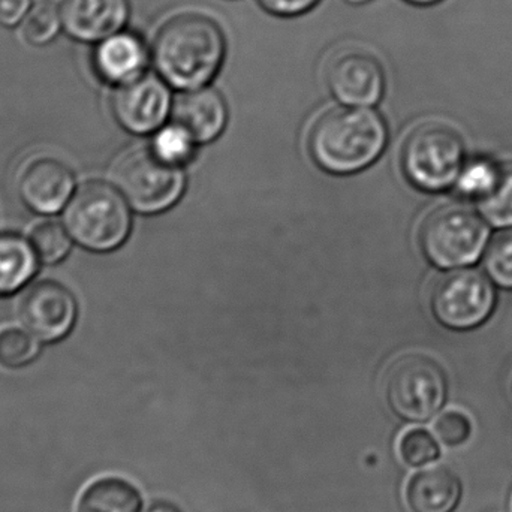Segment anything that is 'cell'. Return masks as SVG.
<instances>
[{
	"label": "cell",
	"instance_id": "cell-1",
	"mask_svg": "<svg viewBox=\"0 0 512 512\" xmlns=\"http://www.w3.org/2000/svg\"><path fill=\"white\" fill-rule=\"evenodd\" d=\"M150 50L153 66L168 86L194 90L207 86L221 71L227 38L213 18L185 12L162 24Z\"/></svg>",
	"mask_w": 512,
	"mask_h": 512
},
{
	"label": "cell",
	"instance_id": "cell-2",
	"mask_svg": "<svg viewBox=\"0 0 512 512\" xmlns=\"http://www.w3.org/2000/svg\"><path fill=\"white\" fill-rule=\"evenodd\" d=\"M387 144V126L367 107L333 108L310 129L316 164L334 174L357 173L372 164Z\"/></svg>",
	"mask_w": 512,
	"mask_h": 512
},
{
	"label": "cell",
	"instance_id": "cell-3",
	"mask_svg": "<svg viewBox=\"0 0 512 512\" xmlns=\"http://www.w3.org/2000/svg\"><path fill=\"white\" fill-rule=\"evenodd\" d=\"M116 186L93 182L78 186L66 209L63 225L74 243L90 252H110L128 239L131 213Z\"/></svg>",
	"mask_w": 512,
	"mask_h": 512
},
{
	"label": "cell",
	"instance_id": "cell-4",
	"mask_svg": "<svg viewBox=\"0 0 512 512\" xmlns=\"http://www.w3.org/2000/svg\"><path fill=\"white\" fill-rule=\"evenodd\" d=\"M402 170L420 191L444 192L454 188L465 165V141L450 125L423 123L406 137Z\"/></svg>",
	"mask_w": 512,
	"mask_h": 512
},
{
	"label": "cell",
	"instance_id": "cell-5",
	"mask_svg": "<svg viewBox=\"0 0 512 512\" xmlns=\"http://www.w3.org/2000/svg\"><path fill=\"white\" fill-rule=\"evenodd\" d=\"M490 239V224L465 206H444L430 213L420 231V246L430 264L459 270L477 264Z\"/></svg>",
	"mask_w": 512,
	"mask_h": 512
},
{
	"label": "cell",
	"instance_id": "cell-6",
	"mask_svg": "<svg viewBox=\"0 0 512 512\" xmlns=\"http://www.w3.org/2000/svg\"><path fill=\"white\" fill-rule=\"evenodd\" d=\"M385 393L388 406L399 420L429 423L447 403V375L432 358L409 355L391 367Z\"/></svg>",
	"mask_w": 512,
	"mask_h": 512
},
{
	"label": "cell",
	"instance_id": "cell-7",
	"mask_svg": "<svg viewBox=\"0 0 512 512\" xmlns=\"http://www.w3.org/2000/svg\"><path fill=\"white\" fill-rule=\"evenodd\" d=\"M114 185L138 212L156 213L173 206L185 188L180 164L167 161L155 150H138L117 162Z\"/></svg>",
	"mask_w": 512,
	"mask_h": 512
},
{
	"label": "cell",
	"instance_id": "cell-8",
	"mask_svg": "<svg viewBox=\"0 0 512 512\" xmlns=\"http://www.w3.org/2000/svg\"><path fill=\"white\" fill-rule=\"evenodd\" d=\"M433 315L444 327L469 331L489 321L498 304L495 283L472 268H459L438 280L430 297Z\"/></svg>",
	"mask_w": 512,
	"mask_h": 512
},
{
	"label": "cell",
	"instance_id": "cell-9",
	"mask_svg": "<svg viewBox=\"0 0 512 512\" xmlns=\"http://www.w3.org/2000/svg\"><path fill=\"white\" fill-rule=\"evenodd\" d=\"M20 324L42 343L65 339L78 318L74 294L62 283L42 280L33 283L21 295L17 307Z\"/></svg>",
	"mask_w": 512,
	"mask_h": 512
},
{
	"label": "cell",
	"instance_id": "cell-10",
	"mask_svg": "<svg viewBox=\"0 0 512 512\" xmlns=\"http://www.w3.org/2000/svg\"><path fill=\"white\" fill-rule=\"evenodd\" d=\"M327 84L342 104L370 107L384 95V68L370 51L348 48L339 51L328 63Z\"/></svg>",
	"mask_w": 512,
	"mask_h": 512
},
{
	"label": "cell",
	"instance_id": "cell-11",
	"mask_svg": "<svg viewBox=\"0 0 512 512\" xmlns=\"http://www.w3.org/2000/svg\"><path fill=\"white\" fill-rule=\"evenodd\" d=\"M18 195L27 209L44 218L62 213L77 191L74 171L57 158L41 156L27 162L17 182Z\"/></svg>",
	"mask_w": 512,
	"mask_h": 512
},
{
	"label": "cell",
	"instance_id": "cell-12",
	"mask_svg": "<svg viewBox=\"0 0 512 512\" xmlns=\"http://www.w3.org/2000/svg\"><path fill=\"white\" fill-rule=\"evenodd\" d=\"M111 108L126 131L149 134L156 131L170 113V89L159 75L146 72L137 80L116 87Z\"/></svg>",
	"mask_w": 512,
	"mask_h": 512
},
{
	"label": "cell",
	"instance_id": "cell-13",
	"mask_svg": "<svg viewBox=\"0 0 512 512\" xmlns=\"http://www.w3.org/2000/svg\"><path fill=\"white\" fill-rule=\"evenodd\" d=\"M152 63L150 50L143 36L129 29L120 30L92 45L90 66L102 83L114 89L146 74Z\"/></svg>",
	"mask_w": 512,
	"mask_h": 512
},
{
	"label": "cell",
	"instance_id": "cell-14",
	"mask_svg": "<svg viewBox=\"0 0 512 512\" xmlns=\"http://www.w3.org/2000/svg\"><path fill=\"white\" fill-rule=\"evenodd\" d=\"M63 35L78 44L95 45L128 26L129 0H60Z\"/></svg>",
	"mask_w": 512,
	"mask_h": 512
},
{
	"label": "cell",
	"instance_id": "cell-15",
	"mask_svg": "<svg viewBox=\"0 0 512 512\" xmlns=\"http://www.w3.org/2000/svg\"><path fill=\"white\" fill-rule=\"evenodd\" d=\"M174 119L195 143H207L221 134L227 123V105L212 87L185 90L174 104Z\"/></svg>",
	"mask_w": 512,
	"mask_h": 512
},
{
	"label": "cell",
	"instance_id": "cell-16",
	"mask_svg": "<svg viewBox=\"0 0 512 512\" xmlns=\"http://www.w3.org/2000/svg\"><path fill=\"white\" fill-rule=\"evenodd\" d=\"M462 498V481L447 466L424 468L406 484L405 501L411 512H454Z\"/></svg>",
	"mask_w": 512,
	"mask_h": 512
},
{
	"label": "cell",
	"instance_id": "cell-17",
	"mask_svg": "<svg viewBox=\"0 0 512 512\" xmlns=\"http://www.w3.org/2000/svg\"><path fill=\"white\" fill-rule=\"evenodd\" d=\"M143 508V493L132 481L104 475L81 490L74 512H141Z\"/></svg>",
	"mask_w": 512,
	"mask_h": 512
},
{
	"label": "cell",
	"instance_id": "cell-18",
	"mask_svg": "<svg viewBox=\"0 0 512 512\" xmlns=\"http://www.w3.org/2000/svg\"><path fill=\"white\" fill-rule=\"evenodd\" d=\"M39 264L29 239L0 234V295H12L26 288L38 273Z\"/></svg>",
	"mask_w": 512,
	"mask_h": 512
},
{
	"label": "cell",
	"instance_id": "cell-19",
	"mask_svg": "<svg viewBox=\"0 0 512 512\" xmlns=\"http://www.w3.org/2000/svg\"><path fill=\"white\" fill-rule=\"evenodd\" d=\"M18 39L26 47L45 48L63 35L59 3L42 0L35 2L27 17L17 29Z\"/></svg>",
	"mask_w": 512,
	"mask_h": 512
},
{
	"label": "cell",
	"instance_id": "cell-20",
	"mask_svg": "<svg viewBox=\"0 0 512 512\" xmlns=\"http://www.w3.org/2000/svg\"><path fill=\"white\" fill-rule=\"evenodd\" d=\"M41 340L23 325H0V369H26L41 355Z\"/></svg>",
	"mask_w": 512,
	"mask_h": 512
},
{
	"label": "cell",
	"instance_id": "cell-21",
	"mask_svg": "<svg viewBox=\"0 0 512 512\" xmlns=\"http://www.w3.org/2000/svg\"><path fill=\"white\" fill-rule=\"evenodd\" d=\"M27 239L42 265H57L65 261L74 245L63 222L50 218L36 222Z\"/></svg>",
	"mask_w": 512,
	"mask_h": 512
},
{
	"label": "cell",
	"instance_id": "cell-22",
	"mask_svg": "<svg viewBox=\"0 0 512 512\" xmlns=\"http://www.w3.org/2000/svg\"><path fill=\"white\" fill-rule=\"evenodd\" d=\"M502 165L486 156H478L465 162L459 179H457V194L466 200L481 201L492 194L501 177Z\"/></svg>",
	"mask_w": 512,
	"mask_h": 512
},
{
	"label": "cell",
	"instance_id": "cell-23",
	"mask_svg": "<svg viewBox=\"0 0 512 512\" xmlns=\"http://www.w3.org/2000/svg\"><path fill=\"white\" fill-rule=\"evenodd\" d=\"M480 213L490 227L512 228V164L502 165L501 177L492 194L478 201Z\"/></svg>",
	"mask_w": 512,
	"mask_h": 512
},
{
	"label": "cell",
	"instance_id": "cell-24",
	"mask_svg": "<svg viewBox=\"0 0 512 512\" xmlns=\"http://www.w3.org/2000/svg\"><path fill=\"white\" fill-rule=\"evenodd\" d=\"M484 270L496 286L512 291V228L502 230L484 252Z\"/></svg>",
	"mask_w": 512,
	"mask_h": 512
},
{
	"label": "cell",
	"instance_id": "cell-25",
	"mask_svg": "<svg viewBox=\"0 0 512 512\" xmlns=\"http://www.w3.org/2000/svg\"><path fill=\"white\" fill-rule=\"evenodd\" d=\"M438 439L426 429H411L400 438L399 456L408 468L423 469L441 457Z\"/></svg>",
	"mask_w": 512,
	"mask_h": 512
},
{
	"label": "cell",
	"instance_id": "cell-26",
	"mask_svg": "<svg viewBox=\"0 0 512 512\" xmlns=\"http://www.w3.org/2000/svg\"><path fill=\"white\" fill-rule=\"evenodd\" d=\"M194 144V138L176 123V125L165 128L156 137L153 150L167 161L182 164V162L188 161L189 156L194 152Z\"/></svg>",
	"mask_w": 512,
	"mask_h": 512
},
{
	"label": "cell",
	"instance_id": "cell-27",
	"mask_svg": "<svg viewBox=\"0 0 512 512\" xmlns=\"http://www.w3.org/2000/svg\"><path fill=\"white\" fill-rule=\"evenodd\" d=\"M436 438L448 448H459L471 439L474 427L468 415L460 411H448L436 420Z\"/></svg>",
	"mask_w": 512,
	"mask_h": 512
},
{
	"label": "cell",
	"instance_id": "cell-28",
	"mask_svg": "<svg viewBox=\"0 0 512 512\" xmlns=\"http://www.w3.org/2000/svg\"><path fill=\"white\" fill-rule=\"evenodd\" d=\"M258 3L268 14L292 18L312 11L318 5L319 0H258Z\"/></svg>",
	"mask_w": 512,
	"mask_h": 512
},
{
	"label": "cell",
	"instance_id": "cell-29",
	"mask_svg": "<svg viewBox=\"0 0 512 512\" xmlns=\"http://www.w3.org/2000/svg\"><path fill=\"white\" fill-rule=\"evenodd\" d=\"M35 5V0H0V29L17 30Z\"/></svg>",
	"mask_w": 512,
	"mask_h": 512
},
{
	"label": "cell",
	"instance_id": "cell-30",
	"mask_svg": "<svg viewBox=\"0 0 512 512\" xmlns=\"http://www.w3.org/2000/svg\"><path fill=\"white\" fill-rule=\"evenodd\" d=\"M141 512H183L180 510L179 507H177L176 504H173V502L168 501H153L150 502L147 507L143 508V511Z\"/></svg>",
	"mask_w": 512,
	"mask_h": 512
},
{
	"label": "cell",
	"instance_id": "cell-31",
	"mask_svg": "<svg viewBox=\"0 0 512 512\" xmlns=\"http://www.w3.org/2000/svg\"><path fill=\"white\" fill-rule=\"evenodd\" d=\"M405 2L411 3L415 6H432L436 3L442 2V0H405Z\"/></svg>",
	"mask_w": 512,
	"mask_h": 512
},
{
	"label": "cell",
	"instance_id": "cell-32",
	"mask_svg": "<svg viewBox=\"0 0 512 512\" xmlns=\"http://www.w3.org/2000/svg\"><path fill=\"white\" fill-rule=\"evenodd\" d=\"M345 2L351 3V5H366V3L372 2V0H345Z\"/></svg>",
	"mask_w": 512,
	"mask_h": 512
},
{
	"label": "cell",
	"instance_id": "cell-33",
	"mask_svg": "<svg viewBox=\"0 0 512 512\" xmlns=\"http://www.w3.org/2000/svg\"><path fill=\"white\" fill-rule=\"evenodd\" d=\"M511 393H512V381H511Z\"/></svg>",
	"mask_w": 512,
	"mask_h": 512
}]
</instances>
